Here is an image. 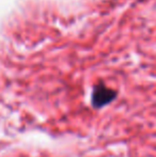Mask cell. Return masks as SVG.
<instances>
[{"mask_svg": "<svg viewBox=\"0 0 156 157\" xmlns=\"http://www.w3.org/2000/svg\"><path fill=\"white\" fill-rule=\"evenodd\" d=\"M117 96V92L104 85H97L92 93V104L95 108H101L112 101Z\"/></svg>", "mask_w": 156, "mask_h": 157, "instance_id": "obj_1", "label": "cell"}]
</instances>
